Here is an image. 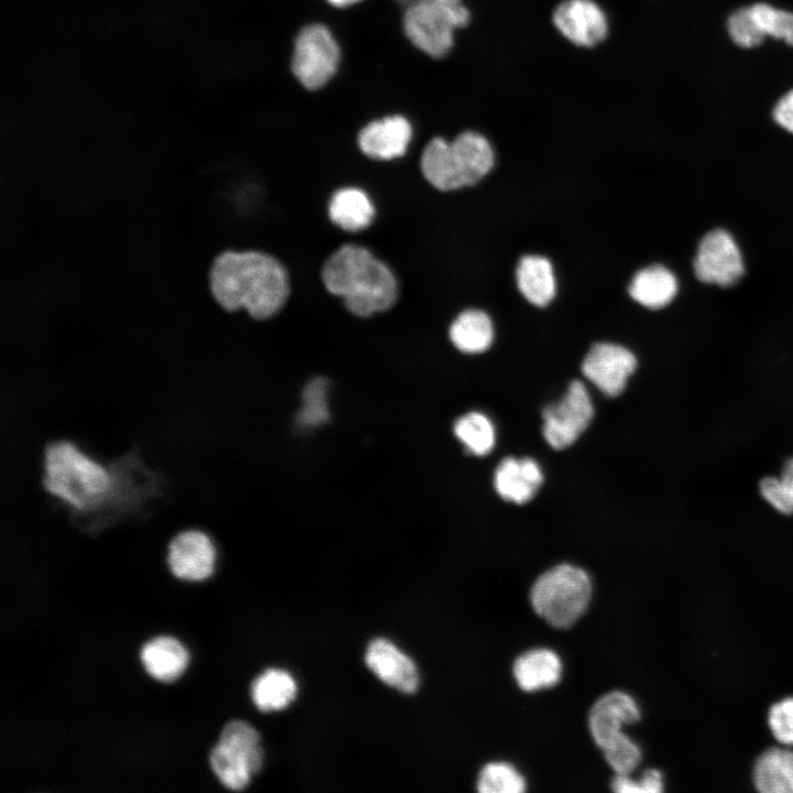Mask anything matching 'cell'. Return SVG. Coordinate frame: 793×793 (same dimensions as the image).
Wrapping results in <instances>:
<instances>
[{
  "label": "cell",
  "instance_id": "obj_36",
  "mask_svg": "<svg viewBox=\"0 0 793 793\" xmlns=\"http://www.w3.org/2000/svg\"><path fill=\"white\" fill-rule=\"evenodd\" d=\"M779 478L784 490L793 502V458L789 459L785 463L782 474Z\"/></svg>",
  "mask_w": 793,
  "mask_h": 793
},
{
  "label": "cell",
  "instance_id": "obj_2",
  "mask_svg": "<svg viewBox=\"0 0 793 793\" xmlns=\"http://www.w3.org/2000/svg\"><path fill=\"white\" fill-rule=\"evenodd\" d=\"M209 291L226 312L245 308L256 319L272 317L290 295L289 274L274 257L256 250H226L208 272Z\"/></svg>",
  "mask_w": 793,
  "mask_h": 793
},
{
  "label": "cell",
  "instance_id": "obj_9",
  "mask_svg": "<svg viewBox=\"0 0 793 793\" xmlns=\"http://www.w3.org/2000/svg\"><path fill=\"white\" fill-rule=\"evenodd\" d=\"M593 415L594 408L585 384L574 380L560 402L544 408L543 436L551 447L565 448L587 428Z\"/></svg>",
  "mask_w": 793,
  "mask_h": 793
},
{
  "label": "cell",
  "instance_id": "obj_4",
  "mask_svg": "<svg viewBox=\"0 0 793 793\" xmlns=\"http://www.w3.org/2000/svg\"><path fill=\"white\" fill-rule=\"evenodd\" d=\"M493 150L480 133L465 131L452 142L432 139L421 156V170L439 191H454L479 182L493 165Z\"/></svg>",
  "mask_w": 793,
  "mask_h": 793
},
{
  "label": "cell",
  "instance_id": "obj_16",
  "mask_svg": "<svg viewBox=\"0 0 793 793\" xmlns=\"http://www.w3.org/2000/svg\"><path fill=\"white\" fill-rule=\"evenodd\" d=\"M411 138L410 122L402 116H392L367 124L359 132L358 144L369 157L391 160L405 153Z\"/></svg>",
  "mask_w": 793,
  "mask_h": 793
},
{
  "label": "cell",
  "instance_id": "obj_6",
  "mask_svg": "<svg viewBox=\"0 0 793 793\" xmlns=\"http://www.w3.org/2000/svg\"><path fill=\"white\" fill-rule=\"evenodd\" d=\"M259 732L249 723L231 720L211 748L208 760L219 782L229 790H243L263 765Z\"/></svg>",
  "mask_w": 793,
  "mask_h": 793
},
{
  "label": "cell",
  "instance_id": "obj_1",
  "mask_svg": "<svg viewBox=\"0 0 793 793\" xmlns=\"http://www.w3.org/2000/svg\"><path fill=\"white\" fill-rule=\"evenodd\" d=\"M164 482L160 474L143 465L135 448L108 465L64 439L44 449V489L63 502L73 523L87 532L140 512L162 493Z\"/></svg>",
  "mask_w": 793,
  "mask_h": 793
},
{
  "label": "cell",
  "instance_id": "obj_18",
  "mask_svg": "<svg viewBox=\"0 0 793 793\" xmlns=\"http://www.w3.org/2000/svg\"><path fill=\"white\" fill-rule=\"evenodd\" d=\"M140 660L144 671L163 683L175 681L186 669L188 654L174 637L157 636L141 647Z\"/></svg>",
  "mask_w": 793,
  "mask_h": 793
},
{
  "label": "cell",
  "instance_id": "obj_12",
  "mask_svg": "<svg viewBox=\"0 0 793 793\" xmlns=\"http://www.w3.org/2000/svg\"><path fill=\"white\" fill-rule=\"evenodd\" d=\"M636 367L637 359L630 350L619 345L600 343L588 351L582 370L604 394L617 397L624 390Z\"/></svg>",
  "mask_w": 793,
  "mask_h": 793
},
{
  "label": "cell",
  "instance_id": "obj_23",
  "mask_svg": "<svg viewBox=\"0 0 793 793\" xmlns=\"http://www.w3.org/2000/svg\"><path fill=\"white\" fill-rule=\"evenodd\" d=\"M676 292L675 276L662 265L640 270L629 286V294L636 302L653 309L667 305Z\"/></svg>",
  "mask_w": 793,
  "mask_h": 793
},
{
  "label": "cell",
  "instance_id": "obj_33",
  "mask_svg": "<svg viewBox=\"0 0 793 793\" xmlns=\"http://www.w3.org/2000/svg\"><path fill=\"white\" fill-rule=\"evenodd\" d=\"M769 727L773 736L784 745H793V697L774 704L769 710Z\"/></svg>",
  "mask_w": 793,
  "mask_h": 793
},
{
  "label": "cell",
  "instance_id": "obj_31",
  "mask_svg": "<svg viewBox=\"0 0 793 793\" xmlns=\"http://www.w3.org/2000/svg\"><path fill=\"white\" fill-rule=\"evenodd\" d=\"M326 388L327 382L322 378L314 379L306 385L303 392V409L297 419L300 425L316 426L327 420Z\"/></svg>",
  "mask_w": 793,
  "mask_h": 793
},
{
  "label": "cell",
  "instance_id": "obj_11",
  "mask_svg": "<svg viewBox=\"0 0 793 793\" xmlns=\"http://www.w3.org/2000/svg\"><path fill=\"white\" fill-rule=\"evenodd\" d=\"M553 23L566 40L580 47L598 45L609 30L606 12L594 0H564L554 10Z\"/></svg>",
  "mask_w": 793,
  "mask_h": 793
},
{
  "label": "cell",
  "instance_id": "obj_38",
  "mask_svg": "<svg viewBox=\"0 0 793 793\" xmlns=\"http://www.w3.org/2000/svg\"><path fill=\"white\" fill-rule=\"evenodd\" d=\"M400 1H409V0H400Z\"/></svg>",
  "mask_w": 793,
  "mask_h": 793
},
{
  "label": "cell",
  "instance_id": "obj_17",
  "mask_svg": "<svg viewBox=\"0 0 793 793\" xmlns=\"http://www.w3.org/2000/svg\"><path fill=\"white\" fill-rule=\"evenodd\" d=\"M542 481L540 466L529 457H507L495 471V488L498 495L518 504L531 500Z\"/></svg>",
  "mask_w": 793,
  "mask_h": 793
},
{
  "label": "cell",
  "instance_id": "obj_22",
  "mask_svg": "<svg viewBox=\"0 0 793 793\" xmlns=\"http://www.w3.org/2000/svg\"><path fill=\"white\" fill-rule=\"evenodd\" d=\"M328 215L330 220L341 229L358 231L371 224L374 208L362 189L344 187L333 194L328 205Z\"/></svg>",
  "mask_w": 793,
  "mask_h": 793
},
{
  "label": "cell",
  "instance_id": "obj_32",
  "mask_svg": "<svg viewBox=\"0 0 793 793\" xmlns=\"http://www.w3.org/2000/svg\"><path fill=\"white\" fill-rule=\"evenodd\" d=\"M663 785V775L656 769L645 770L639 780L617 773L611 781V789L619 793H660Z\"/></svg>",
  "mask_w": 793,
  "mask_h": 793
},
{
  "label": "cell",
  "instance_id": "obj_34",
  "mask_svg": "<svg viewBox=\"0 0 793 793\" xmlns=\"http://www.w3.org/2000/svg\"><path fill=\"white\" fill-rule=\"evenodd\" d=\"M761 496L776 511L783 514L793 513V502L784 490L779 477H765L759 485Z\"/></svg>",
  "mask_w": 793,
  "mask_h": 793
},
{
  "label": "cell",
  "instance_id": "obj_15",
  "mask_svg": "<svg viewBox=\"0 0 793 793\" xmlns=\"http://www.w3.org/2000/svg\"><path fill=\"white\" fill-rule=\"evenodd\" d=\"M637 702L627 693L610 692L601 696L589 711V729L596 745L601 748L622 732V727L640 719Z\"/></svg>",
  "mask_w": 793,
  "mask_h": 793
},
{
  "label": "cell",
  "instance_id": "obj_26",
  "mask_svg": "<svg viewBox=\"0 0 793 793\" xmlns=\"http://www.w3.org/2000/svg\"><path fill=\"white\" fill-rule=\"evenodd\" d=\"M454 432L466 449L474 455H487L495 446V427L482 413L465 414L455 423Z\"/></svg>",
  "mask_w": 793,
  "mask_h": 793
},
{
  "label": "cell",
  "instance_id": "obj_20",
  "mask_svg": "<svg viewBox=\"0 0 793 793\" xmlns=\"http://www.w3.org/2000/svg\"><path fill=\"white\" fill-rule=\"evenodd\" d=\"M753 784L763 793H793V750L764 751L754 764Z\"/></svg>",
  "mask_w": 793,
  "mask_h": 793
},
{
  "label": "cell",
  "instance_id": "obj_21",
  "mask_svg": "<svg viewBox=\"0 0 793 793\" xmlns=\"http://www.w3.org/2000/svg\"><path fill=\"white\" fill-rule=\"evenodd\" d=\"M517 283L522 295L536 306L547 305L555 295L556 283L551 262L541 256L521 258Z\"/></svg>",
  "mask_w": 793,
  "mask_h": 793
},
{
  "label": "cell",
  "instance_id": "obj_27",
  "mask_svg": "<svg viewBox=\"0 0 793 793\" xmlns=\"http://www.w3.org/2000/svg\"><path fill=\"white\" fill-rule=\"evenodd\" d=\"M525 789L524 776L508 762L486 764L477 780V790L481 793H521Z\"/></svg>",
  "mask_w": 793,
  "mask_h": 793
},
{
  "label": "cell",
  "instance_id": "obj_28",
  "mask_svg": "<svg viewBox=\"0 0 793 793\" xmlns=\"http://www.w3.org/2000/svg\"><path fill=\"white\" fill-rule=\"evenodd\" d=\"M750 8L765 36L783 40L793 46V12L762 2L750 6Z\"/></svg>",
  "mask_w": 793,
  "mask_h": 793
},
{
  "label": "cell",
  "instance_id": "obj_7",
  "mask_svg": "<svg viewBox=\"0 0 793 793\" xmlns=\"http://www.w3.org/2000/svg\"><path fill=\"white\" fill-rule=\"evenodd\" d=\"M469 19L461 0H414L404 14V31L416 47L438 58L450 51L454 31Z\"/></svg>",
  "mask_w": 793,
  "mask_h": 793
},
{
  "label": "cell",
  "instance_id": "obj_24",
  "mask_svg": "<svg viewBox=\"0 0 793 793\" xmlns=\"http://www.w3.org/2000/svg\"><path fill=\"white\" fill-rule=\"evenodd\" d=\"M449 338L454 346L463 352H482L492 343L493 326L485 312L468 309L459 314L452 323Z\"/></svg>",
  "mask_w": 793,
  "mask_h": 793
},
{
  "label": "cell",
  "instance_id": "obj_8",
  "mask_svg": "<svg viewBox=\"0 0 793 793\" xmlns=\"http://www.w3.org/2000/svg\"><path fill=\"white\" fill-rule=\"evenodd\" d=\"M339 54V47L327 28L308 25L295 41L293 73L305 88L317 89L335 74Z\"/></svg>",
  "mask_w": 793,
  "mask_h": 793
},
{
  "label": "cell",
  "instance_id": "obj_29",
  "mask_svg": "<svg viewBox=\"0 0 793 793\" xmlns=\"http://www.w3.org/2000/svg\"><path fill=\"white\" fill-rule=\"evenodd\" d=\"M600 749L608 764L619 774L632 772L642 757L639 746L623 732L612 738Z\"/></svg>",
  "mask_w": 793,
  "mask_h": 793
},
{
  "label": "cell",
  "instance_id": "obj_35",
  "mask_svg": "<svg viewBox=\"0 0 793 793\" xmlns=\"http://www.w3.org/2000/svg\"><path fill=\"white\" fill-rule=\"evenodd\" d=\"M773 118L779 126L793 133V90L786 93L776 102Z\"/></svg>",
  "mask_w": 793,
  "mask_h": 793
},
{
  "label": "cell",
  "instance_id": "obj_13",
  "mask_svg": "<svg viewBox=\"0 0 793 793\" xmlns=\"http://www.w3.org/2000/svg\"><path fill=\"white\" fill-rule=\"evenodd\" d=\"M216 551L209 536L200 530L177 533L167 546V566L177 578L200 582L208 578L215 565Z\"/></svg>",
  "mask_w": 793,
  "mask_h": 793
},
{
  "label": "cell",
  "instance_id": "obj_5",
  "mask_svg": "<svg viewBox=\"0 0 793 793\" xmlns=\"http://www.w3.org/2000/svg\"><path fill=\"white\" fill-rule=\"evenodd\" d=\"M591 597L588 574L569 564L550 568L530 590L534 611L555 628L572 627L587 610Z\"/></svg>",
  "mask_w": 793,
  "mask_h": 793
},
{
  "label": "cell",
  "instance_id": "obj_30",
  "mask_svg": "<svg viewBox=\"0 0 793 793\" xmlns=\"http://www.w3.org/2000/svg\"><path fill=\"white\" fill-rule=\"evenodd\" d=\"M727 31L732 42L743 48L758 46L765 37L750 7L731 13L727 21Z\"/></svg>",
  "mask_w": 793,
  "mask_h": 793
},
{
  "label": "cell",
  "instance_id": "obj_19",
  "mask_svg": "<svg viewBox=\"0 0 793 793\" xmlns=\"http://www.w3.org/2000/svg\"><path fill=\"white\" fill-rule=\"evenodd\" d=\"M562 661L548 649H533L519 655L513 663V676L519 687L534 692L554 686L562 676Z\"/></svg>",
  "mask_w": 793,
  "mask_h": 793
},
{
  "label": "cell",
  "instance_id": "obj_3",
  "mask_svg": "<svg viewBox=\"0 0 793 793\" xmlns=\"http://www.w3.org/2000/svg\"><path fill=\"white\" fill-rule=\"evenodd\" d=\"M327 291L344 300L355 315L368 317L391 308L398 298V282L391 269L368 249L344 245L322 268Z\"/></svg>",
  "mask_w": 793,
  "mask_h": 793
},
{
  "label": "cell",
  "instance_id": "obj_10",
  "mask_svg": "<svg viewBox=\"0 0 793 793\" xmlns=\"http://www.w3.org/2000/svg\"><path fill=\"white\" fill-rule=\"evenodd\" d=\"M743 270L741 253L728 231L715 229L703 237L694 260L699 281L729 286L741 278Z\"/></svg>",
  "mask_w": 793,
  "mask_h": 793
},
{
  "label": "cell",
  "instance_id": "obj_25",
  "mask_svg": "<svg viewBox=\"0 0 793 793\" xmlns=\"http://www.w3.org/2000/svg\"><path fill=\"white\" fill-rule=\"evenodd\" d=\"M296 691V683L287 672L269 669L252 682L251 697L261 711L280 710L290 705Z\"/></svg>",
  "mask_w": 793,
  "mask_h": 793
},
{
  "label": "cell",
  "instance_id": "obj_37",
  "mask_svg": "<svg viewBox=\"0 0 793 793\" xmlns=\"http://www.w3.org/2000/svg\"><path fill=\"white\" fill-rule=\"evenodd\" d=\"M327 1L336 7H347V6L358 2L360 0H327Z\"/></svg>",
  "mask_w": 793,
  "mask_h": 793
},
{
  "label": "cell",
  "instance_id": "obj_14",
  "mask_svg": "<svg viewBox=\"0 0 793 793\" xmlns=\"http://www.w3.org/2000/svg\"><path fill=\"white\" fill-rule=\"evenodd\" d=\"M367 666L387 685L403 693L419 687V672L413 661L392 642L378 638L367 648Z\"/></svg>",
  "mask_w": 793,
  "mask_h": 793
}]
</instances>
